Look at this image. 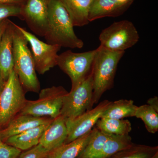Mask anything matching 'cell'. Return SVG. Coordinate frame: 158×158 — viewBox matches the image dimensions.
<instances>
[{"label": "cell", "instance_id": "26", "mask_svg": "<svg viewBox=\"0 0 158 158\" xmlns=\"http://www.w3.org/2000/svg\"><path fill=\"white\" fill-rule=\"evenodd\" d=\"M49 152L40 144L20 153L17 158H45Z\"/></svg>", "mask_w": 158, "mask_h": 158}, {"label": "cell", "instance_id": "28", "mask_svg": "<svg viewBox=\"0 0 158 158\" xmlns=\"http://www.w3.org/2000/svg\"><path fill=\"white\" fill-rule=\"evenodd\" d=\"M9 21H10V19H6L0 22V43L2 40L3 34L8 27Z\"/></svg>", "mask_w": 158, "mask_h": 158}, {"label": "cell", "instance_id": "35", "mask_svg": "<svg viewBox=\"0 0 158 158\" xmlns=\"http://www.w3.org/2000/svg\"><path fill=\"white\" fill-rule=\"evenodd\" d=\"M0 130H1V129H0Z\"/></svg>", "mask_w": 158, "mask_h": 158}, {"label": "cell", "instance_id": "34", "mask_svg": "<svg viewBox=\"0 0 158 158\" xmlns=\"http://www.w3.org/2000/svg\"></svg>", "mask_w": 158, "mask_h": 158}, {"label": "cell", "instance_id": "6", "mask_svg": "<svg viewBox=\"0 0 158 158\" xmlns=\"http://www.w3.org/2000/svg\"><path fill=\"white\" fill-rule=\"evenodd\" d=\"M139 33L132 22L123 20L113 23L100 34V46L108 50L125 52L139 41Z\"/></svg>", "mask_w": 158, "mask_h": 158}, {"label": "cell", "instance_id": "14", "mask_svg": "<svg viewBox=\"0 0 158 158\" xmlns=\"http://www.w3.org/2000/svg\"><path fill=\"white\" fill-rule=\"evenodd\" d=\"M54 118L50 117H38L25 114H19L9 124L0 130V139L5 141L9 137L29 129L50 122Z\"/></svg>", "mask_w": 158, "mask_h": 158}, {"label": "cell", "instance_id": "13", "mask_svg": "<svg viewBox=\"0 0 158 158\" xmlns=\"http://www.w3.org/2000/svg\"><path fill=\"white\" fill-rule=\"evenodd\" d=\"M67 136L65 119L60 115L48 125L40 138L39 144L49 152L64 144Z\"/></svg>", "mask_w": 158, "mask_h": 158}, {"label": "cell", "instance_id": "17", "mask_svg": "<svg viewBox=\"0 0 158 158\" xmlns=\"http://www.w3.org/2000/svg\"><path fill=\"white\" fill-rule=\"evenodd\" d=\"M68 12L74 27L89 23V13L93 0H60Z\"/></svg>", "mask_w": 158, "mask_h": 158}, {"label": "cell", "instance_id": "21", "mask_svg": "<svg viewBox=\"0 0 158 158\" xmlns=\"http://www.w3.org/2000/svg\"><path fill=\"white\" fill-rule=\"evenodd\" d=\"M129 135H111L105 142L102 150L94 158H109L133 144Z\"/></svg>", "mask_w": 158, "mask_h": 158}, {"label": "cell", "instance_id": "22", "mask_svg": "<svg viewBox=\"0 0 158 158\" xmlns=\"http://www.w3.org/2000/svg\"><path fill=\"white\" fill-rule=\"evenodd\" d=\"M110 135L101 131L94 127L88 144L77 158H94L99 153Z\"/></svg>", "mask_w": 158, "mask_h": 158}, {"label": "cell", "instance_id": "30", "mask_svg": "<svg viewBox=\"0 0 158 158\" xmlns=\"http://www.w3.org/2000/svg\"><path fill=\"white\" fill-rule=\"evenodd\" d=\"M147 104L152 107L158 113V98L155 96L148 99L147 101Z\"/></svg>", "mask_w": 158, "mask_h": 158}, {"label": "cell", "instance_id": "15", "mask_svg": "<svg viewBox=\"0 0 158 158\" xmlns=\"http://www.w3.org/2000/svg\"><path fill=\"white\" fill-rule=\"evenodd\" d=\"M14 23L10 20L0 43V71L6 81L14 68L13 37Z\"/></svg>", "mask_w": 158, "mask_h": 158}, {"label": "cell", "instance_id": "16", "mask_svg": "<svg viewBox=\"0 0 158 158\" xmlns=\"http://www.w3.org/2000/svg\"><path fill=\"white\" fill-rule=\"evenodd\" d=\"M50 122L29 129L9 137L5 142L21 151L30 149L39 144L40 140L44 130Z\"/></svg>", "mask_w": 158, "mask_h": 158}, {"label": "cell", "instance_id": "32", "mask_svg": "<svg viewBox=\"0 0 158 158\" xmlns=\"http://www.w3.org/2000/svg\"><path fill=\"white\" fill-rule=\"evenodd\" d=\"M151 158H158V152L156 153Z\"/></svg>", "mask_w": 158, "mask_h": 158}, {"label": "cell", "instance_id": "7", "mask_svg": "<svg viewBox=\"0 0 158 158\" xmlns=\"http://www.w3.org/2000/svg\"><path fill=\"white\" fill-rule=\"evenodd\" d=\"M92 72L77 86L65 95L60 115L65 119H73L93 108Z\"/></svg>", "mask_w": 158, "mask_h": 158}, {"label": "cell", "instance_id": "24", "mask_svg": "<svg viewBox=\"0 0 158 158\" xmlns=\"http://www.w3.org/2000/svg\"><path fill=\"white\" fill-rule=\"evenodd\" d=\"M135 117L141 118L148 132L155 134L158 131V113L148 104L137 107Z\"/></svg>", "mask_w": 158, "mask_h": 158}, {"label": "cell", "instance_id": "10", "mask_svg": "<svg viewBox=\"0 0 158 158\" xmlns=\"http://www.w3.org/2000/svg\"><path fill=\"white\" fill-rule=\"evenodd\" d=\"M111 102L105 100L95 108L86 111L76 118L65 119L67 136L64 144L69 143L91 131Z\"/></svg>", "mask_w": 158, "mask_h": 158}, {"label": "cell", "instance_id": "8", "mask_svg": "<svg viewBox=\"0 0 158 158\" xmlns=\"http://www.w3.org/2000/svg\"><path fill=\"white\" fill-rule=\"evenodd\" d=\"M96 53V49L81 53L67 50L58 56L57 65L70 78L71 89L90 74Z\"/></svg>", "mask_w": 158, "mask_h": 158}, {"label": "cell", "instance_id": "31", "mask_svg": "<svg viewBox=\"0 0 158 158\" xmlns=\"http://www.w3.org/2000/svg\"><path fill=\"white\" fill-rule=\"evenodd\" d=\"M6 81L3 77L2 74L0 71V94L6 85Z\"/></svg>", "mask_w": 158, "mask_h": 158}, {"label": "cell", "instance_id": "3", "mask_svg": "<svg viewBox=\"0 0 158 158\" xmlns=\"http://www.w3.org/2000/svg\"><path fill=\"white\" fill-rule=\"evenodd\" d=\"M124 53L100 46L96 48L92 69L94 104L98 103L103 94L113 88L118 62Z\"/></svg>", "mask_w": 158, "mask_h": 158}, {"label": "cell", "instance_id": "12", "mask_svg": "<svg viewBox=\"0 0 158 158\" xmlns=\"http://www.w3.org/2000/svg\"><path fill=\"white\" fill-rule=\"evenodd\" d=\"M134 1L128 0L122 3L117 0H93L89 10V21L120 16L129 8Z\"/></svg>", "mask_w": 158, "mask_h": 158}, {"label": "cell", "instance_id": "23", "mask_svg": "<svg viewBox=\"0 0 158 158\" xmlns=\"http://www.w3.org/2000/svg\"><path fill=\"white\" fill-rule=\"evenodd\" d=\"M158 152V147L133 143L109 158H151Z\"/></svg>", "mask_w": 158, "mask_h": 158}, {"label": "cell", "instance_id": "1", "mask_svg": "<svg viewBox=\"0 0 158 158\" xmlns=\"http://www.w3.org/2000/svg\"><path fill=\"white\" fill-rule=\"evenodd\" d=\"M73 27L61 1L51 0L47 31L44 37L47 43L61 47L82 48L84 42L77 36Z\"/></svg>", "mask_w": 158, "mask_h": 158}, {"label": "cell", "instance_id": "25", "mask_svg": "<svg viewBox=\"0 0 158 158\" xmlns=\"http://www.w3.org/2000/svg\"><path fill=\"white\" fill-rule=\"evenodd\" d=\"M22 7L17 5L0 3V22L10 17H16L22 19Z\"/></svg>", "mask_w": 158, "mask_h": 158}, {"label": "cell", "instance_id": "18", "mask_svg": "<svg viewBox=\"0 0 158 158\" xmlns=\"http://www.w3.org/2000/svg\"><path fill=\"white\" fill-rule=\"evenodd\" d=\"M92 130L84 136L49 152L46 158H77L88 144Z\"/></svg>", "mask_w": 158, "mask_h": 158}, {"label": "cell", "instance_id": "5", "mask_svg": "<svg viewBox=\"0 0 158 158\" xmlns=\"http://www.w3.org/2000/svg\"><path fill=\"white\" fill-rule=\"evenodd\" d=\"M68 91L62 86H52L40 91L36 100L27 101L19 114L55 118L60 115L63 99Z\"/></svg>", "mask_w": 158, "mask_h": 158}, {"label": "cell", "instance_id": "4", "mask_svg": "<svg viewBox=\"0 0 158 158\" xmlns=\"http://www.w3.org/2000/svg\"><path fill=\"white\" fill-rule=\"evenodd\" d=\"M26 92L12 70L0 94V129L6 127L21 113L27 101Z\"/></svg>", "mask_w": 158, "mask_h": 158}, {"label": "cell", "instance_id": "19", "mask_svg": "<svg viewBox=\"0 0 158 158\" xmlns=\"http://www.w3.org/2000/svg\"><path fill=\"white\" fill-rule=\"evenodd\" d=\"M137 107L132 100L120 99L111 102L100 118L123 119L134 117Z\"/></svg>", "mask_w": 158, "mask_h": 158}, {"label": "cell", "instance_id": "27", "mask_svg": "<svg viewBox=\"0 0 158 158\" xmlns=\"http://www.w3.org/2000/svg\"><path fill=\"white\" fill-rule=\"evenodd\" d=\"M21 152L0 139V158H17Z\"/></svg>", "mask_w": 158, "mask_h": 158}, {"label": "cell", "instance_id": "29", "mask_svg": "<svg viewBox=\"0 0 158 158\" xmlns=\"http://www.w3.org/2000/svg\"><path fill=\"white\" fill-rule=\"evenodd\" d=\"M27 0H0V3L23 6Z\"/></svg>", "mask_w": 158, "mask_h": 158}, {"label": "cell", "instance_id": "11", "mask_svg": "<svg viewBox=\"0 0 158 158\" xmlns=\"http://www.w3.org/2000/svg\"><path fill=\"white\" fill-rule=\"evenodd\" d=\"M51 0H27L22 7V19L34 34L44 37L47 31Z\"/></svg>", "mask_w": 158, "mask_h": 158}, {"label": "cell", "instance_id": "9", "mask_svg": "<svg viewBox=\"0 0 158 158\" xmlns=\"http://www.w3.org/2000/svg\"><path fill=\"white\" fill-rule=\"evenodd\" d=\"M18 27L31 45L36 71L40 74H44L56 66L58 52L61 47L43 42L26 29L18 25Z\"/></svg>", "mask_w": 158, "mask_h": 158}, {"label": "cell", "instance_id": "33", "mask_svg": "<svg viewBox=\"0 0 158 158\" xmlns=\"http://www.w3.org/2000/svg\"><path fill=\"white\" fill-rule=\"evenodd\" d=\"M118 2H127L128 0H117Z\"/></svg>", "mask_w": 158, "mask_h": 158}, {"label": "cell", "instance_id": "20", "mask_svg": "<svg viewBox=\"0 0 158 158\" xmlns=\"http://www.w3.org/2000/svg\"><path fill=\"white\" fill-rule=\"evenodd\" d=\"M95 126L101 131L110 135H128L132 130L131 123L127 119L100 118Z\"/></svg>", "mask_w": 158, "mask_h": 158}, {"label": "cell", "instance_id": "2", "mask_svg": "<svg viewBox=\"0 0 158 158\" xmlns=\"http://www.w3.org/2000/svg\"><path fill=\"white\" fill-rule=\"evenodd\" d=\"M13 37V70L26 92L39 93L40 83L37 78L32 53L28 41L14 23Z\"/></svg>", "mask_w": 158, "mask_h": 158}]
</instances>
